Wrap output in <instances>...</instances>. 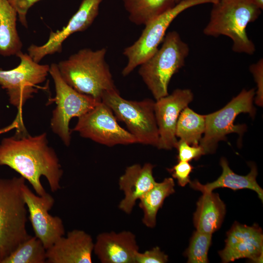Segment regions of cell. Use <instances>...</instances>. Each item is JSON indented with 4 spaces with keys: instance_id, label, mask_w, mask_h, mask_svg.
<instances>
[{
    "instance_id": "cell-14",
    "label": "cell",
    "mask_w": 263,
    "mask_h": 263,
    "mask_svg": "<svg viewBox=\"0 0 263 263\" xmlns=\"http://www.w3.org/2000/svg\"><path fill=\"white\" fill-rule=\"evenodd\" d=\"M190 90L177 89L155 101L154 113L158 126L159 140L157 148L171 150L176 147V124L182 110L193 100Z\"/></svg>"
},
{
    "instance_id": "cell-1",
    "label": "cell",
    "mask_w": 263,
    "mask_h": 263,
    "mask_svg": "<svg viewBox=\"0 0 263 263\" xmlns=\"http://www.w3.org/2000/svg\"><path fill=\"white\" fill-rule=\"evenodd\" d=\"M0 166H7L19 173L38 195L46 193L40 182L42 176L52 192L61 188L63 170L56 151L48 145L46 132L33 136L26 131L3 138L0 143Z\"/></svg>"
},
{
    "instance_id": "cell-22",
    "label": "cell",
    "mask_w": 263,
    "mask_h": 263,
    "mask_svg": "<svg viewBox=\"0 0 263 263\" xmlns=\"http://www.w3.org/2000/svg\"><path fill=\"white\" fill-rule=\"evenodd\" d=\"M174 182L171 177L157 183L140 198L139 207L143 212L142 223L148 227L156 225V215L165 199L175 192Z\"/></svg>"
},
{
    "instance_id": "cell-25",
    "label": "cell",
    "mask_w": 263,
    "mask_h": 263,
    "mask_svg": "<svg viewBox=\"0 0 263 263\" xmlns=\"http://www.w3.org/2000/svg\"><path fill=\"white\" fill-rule=\"evenodd\" d=\"M46 249L35 236H30L22 242L1 263H45Z\"/></svg>"
},
{
    "instance_id": "cell-32",
    "label": "cell",
    "mask_w": 263,
    "mask_h": 263,
    "mask_svg": "<svg viewBox=\"0 0 263 263\" xmlns=\"http://www.w3.org/2000/svg\"><path fill=\"white\" fill-rule=\"evenodd\" d=\"M253 3L261 10L263 9V0H251Z\"/></svg>"
},
{
    "instance_id": "cell-7",
    "label": "cell",
    "mask_w": 263,
    "mask_h": 263,
    "mask_svg": "<svg viewBox=\"0 0 263 263\" xmlns=\"http://www.w3.org/2000/svg\"><path fill=\"white\" fill-rule=\"evenodd\" d=\"M218 0H180L172 7L145 25L138 39L123 50V54L126 57L127 63L122 71V75H129L155 53L169 26L182 12L194 6L213 4Z\"/></svg>"
},
{
    "instance_id": "cell-35",
    "label": "cell",
    "mask_w": 263,
    "mask_h": 263,
    "mask_svg": "<svg viewBox=\"0 0 263 263\" xmlns=\"http://www.w3.org/2000/svg\"><path fill=\"white\" fill-rule=\"evenodd\" d=\"M4 131H4V130H3V131H0V133H1L2 132H4Z\"/></svg>"
},
{
    "instance_id": "cell-9",
    "label": "cell",
    "mask_w": 263,
    "mask_h": 263,
    "mask_svg": "<svg viewBox=\"0 0 263 263\" xmlns=\"http://www.w3.org/2000/svg\"><path fill=\"white\" fill-rule=\"evenodd\" d=\"M255 89H243L224 107L205 115L206 128L199 145L205 154L213 152L218 142L225 140L226 135L237 133L242 135L245 131V124L235 125L236 117L241 113H248L253 117L255 114L253 98Z\"/></svg>"
},
{
    "instance_id": "cell-13",
    "label": "cell",
    "mask_w": 263,
    "mask_h": 263,
    "mask_svg": "<svg viewBox=\"0 0 263 263\" xmlns=\"http://www.w3.org/2000/svg\"><path fill=\"white\" fill-rule=\"evenodd\" d=\"M103 0H82L77 11L67 24L60 30L51 31L47 42L43 45H30L27 49L33 60L39 63L48 55L60 53L63 42L72 34L87 29L93 23L99 13Z\"/></svg>"
},
{
    "instance_id": "cell-4",
    "label": "cell",
    "mask_w": 263,
    "mask_h": 263,
    "mask_svg": "<svg viewBox=\"0 0 263 263\" xmlns=\"http://www.w3.org/2000/svg\"><path fill=\"white\" fill-rule=\"evenodd\" d=\"M21 177L0 178V255L1 261L28 238V210Z\"/></svg>"
},
{
    "instance_id": "cell-33",
    "label": "cell",
    "mask_w": 263,
    "mask_h": 263,
    "mask_svg": "<svg viewBox=\"0 0 263 263\" xmlns=\"http://www.w3.org/2000/svg\"><path fill=\"white\" fill-rule=\"evenodd\" d=\"M180 0H175L176 3H177V2H178Z\"/></svg>"
},
{
    "instance_id": "cell-30",
    "label": "cell",
    "mask_w": 263,
    "mask_h": 263,
    "mask_svg": "<svg viewBox=\"0 0 263 263\" xmlns=\"http://www.w3.org/2000/svg\"><path fill=\"white\" fill-rule=\"evenodd\" d=\"M249 70L254 77L257 86L255 102L259 106L263 104V59L261 58L258 62L250 66Z\"/></svg>"
},
{
    "instance_id": "cell-21",
    "label": "cell",
    "mask_w": 263,
    "mask_h": 263,
    "mask_svg": "<svg viewBox=\"0 0 263 263\" xmlns=\"http://www.w3.org/2000/svg\"><path fill=\"white\" fill-rule=\"evenodd\" d=\"M17 12L8 0H0V55H16L22 43L16 27Z\"/></svg>"
},
{
    "instance_id": "cell-18",
    "label": "cell",
    "mask_w": 263,
    "mask_h": 263,
    "mask_svg": "<svg viewBox=\"0 0 263 263\" xmlns=\"http://www.w3.org/2000/svg\"><path fill=\"white\" fill-rule=\"evenodd\" d=\"M153 168L154 166L149 163L142 166L133 164L127 167L120 177L119 187L123 191L124 197L118 207L126 214L132 212L136 202L156 183L153 176Z\"/></svg>"
},
{
    "instance_id": "cell-24",
    "label": "cell",
    "mask_w": 263,
    "mask_h": 263,
    "mask_svg": "<svg viewBox=\"0 0 263 263\" xmlns=\"http://www.w3.org/2000/svg\"><path fill=\"white\" fill-rule=\"evenodd\" d=\"M205 115L199 114L188 106L181 112L176 124V137L197 146L205 131Z\"/></svg>"
},
{
    "instance_id": "cell-26",
    "label": "cell",
    "mask_w": 263,
    "mask_h": 263,
    "mask_svg": "<svg viewBox=\"0 0 263 263\" xmlns=\"http://www.w3.org/2000/svg\"><path fill=\"white\" fill-rule=\"evenodd\" d=\"M212 234L196 231L193 234L186 254L190 263L208 262L207 253L211 244Z\"/></svg>"
},
{
    "instance_id": "cell-20",
    "label": "cell",
    "mask_w": 263,
    "mask_h": 263,
    "mask_svg": "<svg viewBox=\"0 0 263 263\" xmlns=\"http://www.w3.org/2000/svg\"><path fill=\"white\" fill-rule=\"evenodd\" d=\"M197 203L194 224L197 231L212 234L222 223L225 213V206L219 194L205 192Z\"/></svg>"
},
{
    "instance_id": "cell-6",
    "label": "cell",
    "mask_w": 263,
    "mask_h": 263,
    "mask_svg": "<svg viewBox=\"0 0 263 263\" xmlns=\"http://www.w3.org/2000/svg\"><path fill=\"white\" fill-rule=\"evenodd\" d=\"M101 101L111 109L117 121L125 124L137 143L157 147L159 132L154 101L150 98L141 101L127 100L115 89L104 92Z\"/></svg>"
},
{
    "instance_id": "cell-17",
    "label": "cell",
    "mask_w": 263,
    "mask_h": 263,
    "mask_svg": "<svg viewBox=\"0 0 263 263\" xmlns=\"http://www.w3.org/2000/svg\"><path fill=\"white\" fill-rule=\"evenodd\" d=\"M139 251L135 235L130 231L99 234L94 252L102 263H135Z\"/></svg>"
},
{
    "instance_id": "cell-31",
    "label": "cell",
    "mask_w": 263,
    "mask_h": 263,
    "mask_svg": "<svg viewBox=\"0 0 263 263\" xmlns=\"http://www.w3.org/2000/svg\"><path fill=\"white\" fill-rule=\"evenodd\" d=\"M40 0H8L11 5L16 10L19 21L27 28L26 15L29 9Z\"/></svg>"
},
{
    "instance_id": "cell-8",
    "label": "cell",
    "mask_w": 263,
    "mask_h": 263,
    "mask_svg": "<svg viewBox=\"0 0 263 263\" xmlns=\"http://www.w3.org/2000/svg\"><path fill=\"white\" fill-rule=\"evenodd\" d=\"M49 73L54 80L56 90L55 97L50 100L56 104L52 113L51 127L53 132L68 147L71 139L69 129L71 119L84 114L101 101L78 93L67 84L61 77L57 64L50 66Z\"/></svg>"
},
{
    "instance_id": "cell-19",
    "label": "cell",
    "mask_w": 263,
    "mask_h": 263,
    "mask_svg": "<svg viewBox=\"0 0 263 263\" xmlns=\"http://www.w3.org/2000/svg\"><path fill=\"white\" fill-rule=\"evenodd\" d=\"M220 165L222 168L221 176L213 182L206 185L201 184L197 180L189 183L190 187L194 189L201 191L202 193L211 192L216 188H227L234 190L248 188L255 191L260 199L263 200V190L256 181L258 174L256 167L252 165L250 172L243 176L234 173L229 168L226 159L222 158Z\"/></svg>"
},
{
    "instance_id": "cell-16",
    "label": "cell",
    "mask_w": 263,
    "mask_h": 263,
    "mask_svg": "<svg viewBox=\"0 0 263 263\" xmlns=\"http://www.w3.org/2000/svg\"><path fill=\"white\" fill-rule=\"evenodd\" d=\"M94 243L90 235L80 229L68 232L46 250V263H91Z\"/></svg>"
},
{
    "instance_id": "cell-2",
    "label": "cell",
    "mask_w": 263,
    "mask_h": 263,
    "mask_svg": "<svg viewBox=\"0 0 263 263\" xmlns=\"http://www.w3.org/2000/svg\"><path fill=\"white\" fill-rule=\"evenodd\" d=\"M106 48H83L57 64L63 80L79 93L101 101L103 93L117 89L106 60Z\"/></svg>"
},
{
    "instance_id": "cell-27",
    "label": "cell",
    "mask_w": 263,
    "mask_h": 263,
    "mask_svg": "<svg viewBox=\"0 0 263 263\" xmlns=\"http://www.w3.org/2000/svg\"><path fill=\"white\" fill-rule=\"evenodd\" d=\"M176 148L178 152V161L189 162L193 159H197L205 154L204 149L200 145L192 146L182 139L178 141Z\"/></svg>"
},
{
    "instance_id": "cell-12",
    "label": "cell",
    "mask_w": 263,
    "mask_h": 263,
    "mask_svg": "<svg viewBox=\"0 0 263 263\" xmlns=\"http://www.w3.org/2000/svg\"><path fill=\"white\" fill-rule=\"evenodd\" d=\"M23 192L35 236L47 249L65 234L62 219L49 213L55 200L47 192L41 196L35 194L26 184L23 187Z\"/></svg>"
},
{
    "instance_id": "cell-11",
    "label": "cell",
    "mask_w": 263,
    "mask_h": 263,
    "mask_svg": "<svg viewBox=\"0 0 263 263\" xmlns=\"http://www.w3.org/2000/svg\"><path fill=\"white\" fill-rule=\"evenodd\" d=\"M72 131L109 147L137 143L136 138L118 124L112 111L102 101L79 117Z\"/></svg>"
},
{
    "instance_id": "cell-34",
    "label": "cell",
    "mask_w": 263,
    "mask_h": 263,
    "mask_svg": "<svg viewBox=\"0 0 263 263\" xmlns=\"http://www.w3.org/2000/svg\"><path fill=\"white\" fill-rule=\"evenodd\" d=\"M1 257H0V263H1Z\"/></svg>"
},
{
    "instance_id": "cell-10",
    "label": "cell",
    "mask_w": 263,
    "mask_h": 263,
    "mask_svg": "<svg viewBox=\"0 0 263 263\" xmlns=\"http://www.w3.org/2000/svg\"><path fill=\"white\" fill-rule=\"evenodd\" d=\"M17 56L20 60L17 67L9 70L0 69V85L6 90L10 103L18 110L19 119L15 122L17 128H21L24 127L21 121L22 108L38 92L37 85L45 80L50 66L38 64L21 51Z\"/></svg>"
},
{
    "instance_id": "cell-3",
    "label": "cell",
    "mask_w": 263,
    "mask_h": 263,
    "mask_svg": "<svg viewBox=\"0 0 263 263\" xmlns=\"http://www.w3.org/2000/svg\"><path fill=\"white\" fill-rule=\"evenodd\" d=\"M212 4L203 33L213 37L226 36L232 40L233 51L253 55L256 48L247 36L246 27L257 19L261 10L251 0H218Z\"/></svg>"
},
{
    "instance_id": "cell-29",
    "label": "cell",
    "mask_w": 263,
    "mask_h": 263,
    "mask_svg": "<svg viewBox=\"0 0 263 263\" xmlns=\"http://www.w3.org/2000/svg\"><path fill=\"white\" fill-rule=\"evenodd\" d=\"M193 167L187 161H178L172 168L168 170L172 174V177L177 180L179 185L185 186L190 182L189 174Z\"/></svg>"
},
{
    "instance_id": "cell-23",
    "label": "cell",
    "mask_w": 263,
    "mask_h": 263,
    "mask_svg": "<svg viewBox=\"0 0 263 263\" xmlns=\"http://www.w3.org/2000/svg\"><path fill=\"white\" fill-rule=\"evenodd\" d=\"M129 19L136 25L144 26L176 3L175 0H122Z\"/></svg>"
},
{
    "instance_id": "cell-5",
    "label": "cell",
    "mask_w": 263,
    "mask_h": 263,
    "mask_svg": "<svg viewBox=\"0 0 263 263\" xmlns=\"http://www.w3.org/2000/svg\"><path fill=\"white\" fill-rule=\"evenodd\" d=\"M160 48L139 65L138 74L155 99L169 94L172 76L183 67L189 48L175 31L167 33Z\"/></svg>"
},
{
    "instance_id": "cell-15",
    "label": "cell",
    "mask_w": 263,
    "mask_h": 263,
    "mask_svg": "<svg viewBox=\"0 0 263 263\" xmlns=\"http://www.w3.org/2000/svg\"><path fill=\"white\" fill-rule=\"evenodd\" d=\"M263 234L257 225L249 226L235 222L227 233L225 245L219 252L223 263L241 258L254 262L263 261Z\"/></svg>"
},
{
    "instance_id": "cell-28",
    "label": "cell",
    "mask_w": 263,
    "mask_h": 263,
    "mask_svg": "<svg viewBox=\"0 0 263 263\" xmlns=\"http://www.w3.org/2000/svg\"><path fill=\"white\" fill-rule=\"evenodd\" d=\"M168 261V256L158 246L144 252H137L135 263H165Z\"/></svg>"
}]
</instances>
